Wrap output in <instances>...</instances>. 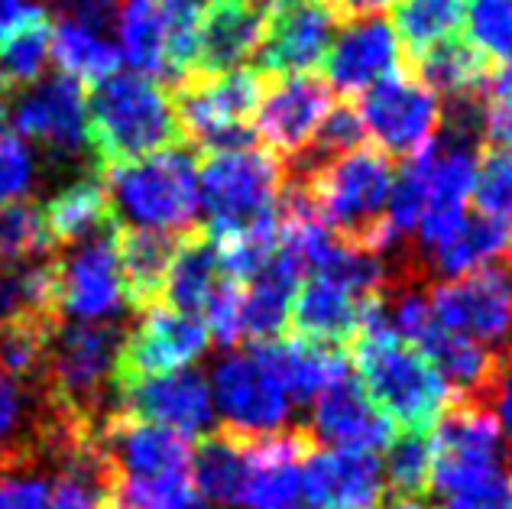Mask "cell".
I'll use <instances>...</instances> for the list:
<instances>
[{"instance_id": "obj_8", "label": "cell", "mask_w": 512, "mask_h": 509, "mask_svg": "<svg viewBox=\"0 0 512 509\" xmlns=\"http://www.w3.org/2000/svg\"><path fill=\"white\" fill-rule=\"evenodd\" d=\"M357 114L376 150L402 159L425 153L444 124L441 98L415 72H396L363 91Z\"/></svg>"}, {"instance_id": "obj_36", "label": "cell", "mask_w": 512, "mask_h": 509, "mask_svg": "<svg viewBox=\"0 0 512 509\" xmlns=\"http://www.w3.org/2000/svg\"><path fill=\"white\" fill-rule=\"evenodd\" d=\"M464 7L467 0H396L393 30L399 43H406L409 56L419 59L422 52L457 39V30L464 23Z\"/></svg>"}, {"instance_id": "obj_10", "label": "cell", "mask_w": 512, "mask_h": 509, "mask_svg": "<svg viewBox=\"0 0 512 509\" xmlns=\"http://www.w3.org/2000/svg\"><path fill=\"white\" fill-rule=\"evenodd\" d=\"M211 399L214 415L224 422V432L240 438L276 435L292 419V399L273 380L253 351L224 354L211 370Z\"/></svg>"}, {"instance_id": "obj_6", "label": "cell", "mask_w": 512, "mask_h": 509, "mask_svg": "<svg viewBox=\"0 0 512 509\" xmlns=\"http://www.w3.org/2000/svg\"><path fill=\"white\" fill-rule=\"evenodd\" d=\"M260 98L263 75L247 65L214 75H188L172 95L179 133L208 153L247 146Z\"/></svg>"}, {"instance_id": "obj_52", "label": "cell", "mask_w": 512, "mask_h": 509, "mask_svg": "<svg viewBox=\"0 0 512 509\" xmlns=\"http://www.w3.org/2000/svg\"><path fill=\"white\" fill-rule=\"evenodd\" d=\"M380 509H428V503L422 497H393Z\"/></svg>"}, {"instance_id": "obj_18", "label": "cell", "mask_w": 512, "mask_h": 509, "mask_svg": "<svg viewBox=\"0 0 512 509\" xmlns=\"http://www.w3.org/2000/svg\"><path fill=\"white\" fill-rule=\"evenodd\" d=\"M383 299L386 296L360 289L341 276H308L295 292L289 318L299 338L338 347L357 338Z\"/></svg>"}, {"instance_id": "obj_51", "label": "cell", "mask_w": 512, "mask_h": 509, "mask_svg": "<svg viewBox=\"0 0 512 509\" xmlns=\"http://www.w3.org/2000/svg\"><path fill=\"white\" fill-rule=\"evenodd\" d=\"M396 0H328V7L338 13V17L357 20V17H376L380 10L393 7Z\"/></svg>"}, {"instance_id": "obj_17", "label": "cell", "mask_w": 512, "mask_h": 509, "mask_svg": "<svg viewBox=\"0 0 512 509\" xmlns=\"http://www.w3.org/2000/svg\"><path fill=\"white\" fill-rule=\"evenodd\" d=\"M117 227V224H114ZM114 227L75 244L59 266V315L75 321H111L127 308V286L120 273Z\"/></svg>"}, {"instance_id": "obj_57", "label": "cell", "mask_w": 512, "mask_h": 509, "mask_svg": "<svg viewBox=\"0 0 512 509\" xmlns=\"http://www.w3.org/2000/svg\"><path fill=\"white\" fill-rule=\"evenodd\" d=\"M4 467H7V458H4V454H0V471H4Z\"/></svg>"}, {"instance_id": "obj_49", "label": "cell", "mask_w": 512, "mask_h": 509, "mask_svg": "<svg viewBox=\"0 0 512 509\" xmlns=\"http://www.w3.org/2000/svg\"><path fill=\"white\" fill-rule=\"evenodd\" d=\"M49 497V480L36 474L0 477V509H43Z\"/></svg>"}, {"instance_id": "obj_31", "label": "cell", "mask_w": 512, "mask_h": 509, "mask_svg": "<svg viewBox=\"0 0 512 509\" xmlns=\"http://www.w3.org/2000/svg\"><path fill=\"white\" fill-rule=\"evenodd\" d=\"M120 59H127L137 75L153 82H172L169 65V10L166 0H127L120 10Z\"/></svg>"}, {"instance_id": "obj_55", "label": "cell", "mask_w": 512, "mask_h": 509, "mask_svg": "<svg viewBox=\"0 0 512 509\" xmlns=\"http://www.w3.org/2000/svg\"><path fill=\"white\" fill-rule=\"evenodd\" d=\"M192 4H198V7H201V4H208V7H214V4H221V0H192Z\"/></svg>"}, {"instance_id": "obj_1", "label": "cell", "mask_w": 512, "mask_h": 509, "mask_svg": "<svg viewBox=\"0 0 512 509\" xmlns=\"http://www.w3.org/2000/svg\"><path fill=\"white\" fill-rule=\"evenodd\" d=\"M354 364L363 393L402 432L425 435L461 399L425 354L396 338L386 325L383 305L354 338Z\"/></svg>"}, {"instance_id": "obj_56", "label": "cell", "mask_w": 512, "mask_h": 509, "mask_svg": "<svg viewBox=\"0 0 512 509\" xmlns=\"http://www.w3.org/2000/svg\"><path fill=\"white\" fill-rule=\"evenodd\" d=\"M250 4H256V7H260V4H266V7H269V4H276V0H250Z\"/></svg>"}, {"instance_id": "obj_12", "label": "cell", "mask_w": 512, "mask_h": 509, "mask_svg": "<svg viewBox=\"0 0 512 509\" xmlns=\"http://www.w3.org/2000/svg\"><path fill=\"white\" fill-rule=\"evenodd\" d=\"M338 33L328 0H276L263 13V43L256 59L266 75H302L325 62Z\"/></svg>"}, {"instance_id": "obj_20", "label": "cell", "mask_w": 512, "mask_h": 509, "mask_svg": "<svg viewBox=\"0 0 512 509\" xmlns=\"http://www.w3.org/2000/svg\"><path fill=\"white\" fill-rule=\"evenodd\" d=\"M302 490L315 509H380L383 464L370 451L312 445L302 461Z\"/></svg>"}, {"instance_id": "obj_29", "label": "cell", "mask_w": 512, "mask_h": 509, "mask_svg": "<svg viewBox=\"0 0 512 509\" xmlns=\"http://www.w3.org/2000/svg\"><path fill=\"white\" fill-rule=\"evenodd\" d=\"M415 62V75L435 91L441 101L464 104L487 95L493 85V62L464 43V39H448L435 49L422 52Z\"/></svg>"}, {"instance_id": "obj_48", "label": "cell", "mask_w": 512, "mask_h": 509, "mask_svg": "<svg viewBox=\"0 0 512 509\" xmlns=\"http://www.w3.org/2000/svg\"><path fill=\"white\" fill-rule=\"evenodd\" d=\"M56 7H59V20L78 23L91 33L111 36L120 23L124 0H56Z\"/></svg>"}, {"instance_id": "obj_27", "label": "cell", "mask_w": 512, "mask_h": 509, "mask_svg": "<svg viewBox=\"0 0 512 509\" xmlns=\"http://www.w3.org/2000/svg\"><path fill=\"white\" fill-rule=\"evenodd\" d=\"M227 279L231 276L224 273L218 250H214V240L208 234L192 231L179 237V247L172 253V263L163 283V296L175 312L201 318L208 302L214 299V292H218Z\"/></svg>"}, {"instance_id": "obj_28", "label": "cell", "mask_w": 512, "mask_h": 509, "mask_svg": "<svg viewBox=\"0 0 512 509\" xmlns=\"http://www.w3.org/2000/svg\"><path fill=\"white\" fill-rule=\"evenodd\" d=\"M114 244H117L120 273H124V286H127V305L140 308V312L159 305L172 253L179 247V237L117 224Z\"/></svg>"}, {"instance_id": "obj_15", "label": "cell", "mask_w": 512, "mask_h": 509, "mask_svg": "<svg viewBox=\"0 0 512 509\" xmlns=\"http://www.w3.org/2000/svg\"><path fill=\"white\" fill-rule=\"evenodd\" d=\"M117 412L130 419L153 422L179 432L185 438L205 435L214 425V399L211 383L201 370H175L163 377L124 380L114 386Z\"/></svg>"}, {"instance_id": "obj_35", "label": "cell", "mask_w": 512, "mask_h": 509, "mask_svg": "<svg viewBox=\"0 0 512 509\" xmlns=\"http://www.w3.org/2000/svg\"><path fill=\"white\" fill-rule=\"evenodd\" d=\"M52 59L59 62L62 75L75 82H104L120 65V49L111 36L91 33L85 26L59 20L52 23Z\"/></svg>"}, {"instance_id": "obj_34", "label": "cell", "mask_w": 512, "mask_h": 509, "mask_svg": "<svg viewBox=\"0 0 512 509\" xmlns=\"http://www.w3.org/2000/svg\"><path fill=\"white\" fill-rule=\"evenodd\" d=\"M52 56V20L46 7H30L20 26L0 43V91H17L43 82Z\"/></svg>"}, {"instance_id": "obj_19", "label": "cell", "mask_w": 512, "mask_h": 509, "mask_svg": "<svg viewBox=\"0 0 512 509\" xmlns=\"http://www.w3.org/2000/svg\"><path fill=\"white\" fill-rule=\"evenodd\" d=\"M402 43L393 30V23L383 17H357L347 20L334 33V43L325 56L328 88H338L341 95H363L383 78L399 72Z\"/></svg>"}, {"instance_id": "obj_13", "label": "cell", "mask_w": 512, "mask_h": 509, "mask_svg": "<svg viewBox=\"0 0 512 509\" xmlns=\"http://www.w3.org/2000/svg\"><path fill=\"white\" fill-rule=\"evenodd\" d=\"M13 130L26 143L43 146L56 159H75L88 146V98L69 75L23 88L13 101Z\"/></svg>"}, {"instance_id": "obj_50", "label": "cell", "mask_w": 512, "mask_h": 509, "mask_svg": "<svg viewBox=\"0 0 512 509\" xmlns=\"http://www.w3.org/2000/svg\"><path fill=\"white\" fill-rule=\"evenodd\" d=\"M483 393H487V403L483 406L493 412L500 432L512 438V354H506L500 360V367H496L493 380Z\"/></svg>"}, {"instance_id": "obj_7", "label": "cell", "mask_w": 512, "mask_h": 509, "mask_svg": "<svg viewBox=\"0 0 512 509\" xmlns=\"http://www.w3.org/2000/svg\"><path fill=\"white\" fill-rule=\"evenodd\" d=\"M431 441V477L428 490L435 500L451 497L503 471L506 441L493 412L480 399H457L441 415Z\"/></svg>"}, {"instance_id": "obj_14", "label": "cell", "mask_w": 512, "mask_h": 509, "mask_svg": "<svg viewBox=\"0 0 512 509\" xmlns=\"http://www.w3.org/2000/svg\"><path fill=\"white\" fill-rule=\"evenodd\" d=\"M211 334L198 315L175 312L169 305L146 308L140 325L127 331L120 351L114 386L124 380L163 377V373L188 370L208 351Z\"/></svg>"}, {"instance_id": "obj_30", "label": "cell", "mask_w": 512, "mask_h": 509, "mask_svg": "<svg viewBox=\"0 0 512 509\" xmlns=\"http://www.w3.org/2000/svg\"><path fill=\"white\" fill-rule=\"evenodd\" d=\"M52 244H85V240L111 231L117 224L111 214V198H107L101 172L69 182L49 198L43 208Z\"/></svg>"}, {"instance_id": "obj_47", "label": "cell", "mask_w": 512, "mask_h": 509, "mask_svg": "<svg viewBox=\"0 0 512 509\" xmlns=\"http://www.w3.org/2000/svg\"><path fill=\"white\" fill-rule=\"evenodd\" d=\"M435 509H512V474L500 471L474 487L441 497Z\"/></svg>"}, {"instance_id": "obj_37", "label": "cell", "mask_w": 512, "mask_h": 509, "mask_svg": "<svg viewBox=\"0 0 512 509\" xmlns=\"http://www.w3.org/2000/svg\"><path fill=\"white\" fill-rule=\"evenodd\" d=\"M101 509H214L195 490L192 477H111Z\"/></svg>"}, {"instance_id": "obj_39", "label": "cell", "mask_w": 512, "mask_h": 509, "mask_svg": "<svg viewBox=\"0 0 512 509\" xmlns=\"http://www.w3.org/2000/svg\"><path fill=\"white\" fill-rule=\"evenodd\" d=\"M52 331L56 325H43V321H0V367L20 383H43Z\"/></svg>"}, {"instance_id": "obj_38", "label": "cell", "mask_w": 512, "mask_h": 509, "mask_svg": "<svg viewBox=\"0 0 512 509\" xmlns=\"http://www.w3.org/2000/svg\"><path fill=\"white\" fill-rule=\"evenodd\" d=\"M52 244L46 214L36 202H7L0 205V270L33 260H46Z\"/></svg>"}, {"instance_id": "obj_21", "label": "cell", "mask_w": 512, "mask_h": 509, "mask_svg": "<svg viewBox=\"0 0 512 509\" xmlns=\"http://www.w3.org/2000/svg\"><path fill=\"white\" fill-rule=\"evenodd\" d=\"M312 425L308 438L321 448H347L376 454L393 441L396 428L386 415L373 406V399L363 393V386L350 377L331 383L325 393L312 399Z\"/></svg>"}, {"instance_id": "obj_3", "label": "cell", "mask_w": 512, "mask_h": 509, "mask_svg": "<svg viewBox=\"0 0 512 509\" xmlns=\"http://www.w3.org/2000/svg\"><path fill=\"white\" fill-rule=\"evenodd\" d=\"M179 120L166 85L146 75H111L88 98V146L107 166L133 163L179 143Z\"/></svg>"}, {"instance_id": "obj_45", "label": "cell", "mask_w": 512, "mask_h": 509, "mask_svg": "<svg viewBox=\"0 0 512 509\" xmlns=\"http://www.w3.org/2000/svg\"><path fill=\"white\" fill-rule=\"evenodd\" d=\"M480 140L493 143V150H512V88L490 85L487 98L477 107Z\"/></svg>"}, {"instance_id": "obj_40", "label": "cell", "mask_w": 512, "mask_h": 509, "mask_svg": "<svg viewBox=\"0 0 512 509\" xmlns=\"http://www.w3.org/2000/svg\"><path fill=\"white\" fill-rule=\"evenodd\" d=\"M431 477V441L422 432L393 435L386 445L383 484L393 497H422Z\"/></svg>"}, {"instance_id": "obj_33", "label": "cell", "mask_w": 512, "mask_h": 509, "mask_svg": "<svg viewBox=\"0 0 512 509\" xmlns=\"http://www.w3.org/2000/svg\"><path fill=\"white\" fill-rule=\"evenodd\" d=\"M0 321H43L59 325V266L33 260L0 270Z\"/></svg>"}, {"instance_id": "obj_9", "label": "cell", "mask_w": 512, "mask_h": 509, "mask_svg": "<svg viewBox=\"0 0 512 509\" xmlns=\"http://www.w3.org/2000/svg\"><path fill=\"white\" fill-rule=\"evenodd\" d=\"M425 296L441 328L487 347L496 357L512 354V266L493 263L461 279H444Z\"/></svg>"}, {"instance_id": "obj_24", "label": "cell", "mask_w": 512, "mask_h": 509, "mask_svg": "<svg viewBox=\"0 0 512 509\" xmlns=\"http://www.w3.org/2000/svg\"><path fill=\"white\" fill-rule=\"evenodd\" d=\"M263 43V10L250 0H221L201 13L198 30V69L214 75L244 69Z\"/></svg>"}, {"instance_id": "obj_25", "label": "cell", "mask_w": 512, "mask_h": 509, "mask_svg": "<svg viewBox=\"0 0 512 509\" xmlns=\"http://www.w3.org/2000/svg\"><path fill=\"white\" fill-rule=\"evenodd\" d=\"M512 247V224L496 221L490 214L467 211L435 247L425 250V263L444 279H461L487 270Z\"/></svg>"}, {"instance_id": "obj_42", "label": "cell", "mask_w": 512, "mask_h": 509, "mask_svg": "<svg viewBox=\"0 0 512 509\" xmlns=\"http://www.w3.org/2000/svg\"><path fill=\"white\" fill-rule=\"evenodd\" d=\"M477 211L512 224V150H490L477 163Z\"/></svg>"}, {"instance_id": "obj_41", "label": "cell", "mask_w": 512, "mask_h": 509, "mask_svg": "<svg viewBox=\"0 0 512 509\" xmlns=\"http://www.w3.org/2000/svg\"><path fill=\"white\" fill-rule=\"evenodd\" d=\"M464 26L483 59H512V0H467Z\"/></svg>"}, {"instance_id": "obj_22", "label": "cell", "mask_w": 512, "mask_h": 509, "mask_svg": "<svg viewBox=\"0 0 512 509\" xmlns=\"http://www.w3.org/2000/svg\"><path fill=\"white\" fill-rule=\"evenodd\" d=\"M315 441L308 432L247 438V477L237 509H289L302 490V461Z\"/></svg>"}, {"instance_id": "obj_32", "label": "cell", "mask_w": 512, "mask_h": 509, "mask_svg": "<svg viewBox=\"0 0 512 509\" xmlns=\"http://www.w3.org/2000/svg\"><path fill=\"white\" fill-rule=\"evenodd\" d=\"M188 477L208 503L237 509L247 477V438L231 432L205 435L198 448H192Z\"/></svg>"}, {"instance_id": "obj_5", "label": "cell", "mask_w": 512, "mask_h": 509, "mask_svg": "<svg viewBox=\"0 0 512 509\" xmlns=\"http://www.w3.org/2000/svg\"><path fill=\"white\" fill-rule=\"evenodd\" d=\"M282 195L286 176L279 159L253 143L208 153L198 166V198L208 214V237L279 224Z\"/></svg>"}, {"instance_id": "obj_46", "label": "cell", "mask_w": 512, "mask_h": 509, "mask_svg": "<svg viewBox=\"0 0 512 509\" xmlns=\"http://www.w3.org/2000/svg\"><path fill=\"white\" fill-rule=\"evenodd\" d=\"M23 383L13 380L10 373L0 367V445H7L10 464L23 461V451L17 445L20 428L26 425V399H23Z\"/></svg>"}, {"instance_id": "obj_54", "label": "cell", "mask_w": 512, "mask_h": 509, "mask_svg": "<svg viewBox=\"0 0 512 509\" xmlns=\"http://www.w3.org/2000/svg\"><path fill=\"white\" fill-rule=\"evenodd\" d=\"M0 130H4V91H0Z\"/></svg>"}, {"instance_id": "obj_16", "label": "cell", "mask_w": 512, "mask_h": 509, "mask_svg": "<svg viewBox=\"0 0 512 509\" xmlns=\"http://www.w3.org/2000/svg\"><path fill=\"white\" fill-rule=\"evenodd\" d=\"M94 448L111 477H179L192 467V438L120 412L94 425Z\"/></svg>"}, {"instance_id": "obj_11", "label": "cell", "mask_w": 512, "mask_h": 509, "mask_svg": "<svg viewBox=\"0 0 512 509\" xmlns=\"http://www.w3.org/2000/svg\"><path fill=\"white\" fill-rule=\"evenodd\" d=\"M331 107V88L315 72L276 75L256 104L253 133H260V140L276 159L286 156L295 163L315 143Z\"/></svg>"}, {"instance_id": "obj_26", "label": "cell", "mask_w": 512, "mask_h": 509, "mask_svg": "<svg viewBox=\"0 0 512 509\" xmlns=\"http://www.w3.org/2000/svg\"><path fill=\"white\" fill-rule=\"evenodd\" d=\"M302 270L299 263L282 247L269 257V263L256 273L250 283L244 286V338L247 341H273L282 338V328H286L295 292L302 283Z\"/></svg>"}, {"instance_id": "obj_2", "label": "cell", "mask_w": 512, "mask_h": 509, "mask_svg": "<svg viewBox=\"0 0 512 509\" xmlns=\"http://www.w3.org/2000/svg\"><path fill=\"white\" fill-rule=\"evenodd\" d=\"M393 179L396 172L386 153L376 146H357V150L299 172L295 185L334 234L389 257V250H396L399 244L386 227Z\"/></svg>"}, {"instance_id": "obj_53", "label": "cell", "mask_w": 512, "mask_h": 509, "mask_svg": "<svg viewBox=\"0 0 512 509\" xmlns=\"http://www.w3.org/2000/svg\"><path fill=\"white\" fill-rule=\"evenodd\" d=\"M493 85H503V88H512V59L503 62L500 72H493Z\"/></svg>"}, {"instance_id": "obj_44", "label": "cell", "mask_w": 512, "mask_h": 509, "mask_svg": "<svg viewBox=\"0 0 512 509\" xmlns=\"http://www.w3.org/2000/svg\"><path fill=\"white\" fill-rule=\"evenodd\" d=\"M101 480L85 467H65V471L49 480V497L43 509H101Z\"/></svg>"}, {"instance_id": "obj_58", "label": "cell", "mask_w": 512, "mask_h": 509, "mask_svg": "<svg viewBox=\"0 0 512 509\" xmlns=\"http://www.w3.org/2000/svg\"><path fill=\"white\" fill-rule=\"evenodd\" d=\"M509 253H512V247H509Z\"/></svg>"}, {"instance_id": "obj_43", "label": "cell", "mask_w": 512, "mask_h": 509, "mask_svg": "<svg viewBox=\"0 0 512 509\" xmlns=\"http://www.w3.org/2000/svg\"><path fill=\"white\" fill-rule=\"evenodd\" d=\"M36 182L33 146L17 133L0 130V205L20 202Z\"/></svg>"}, {"instance_id": "obj_23", "label": "cell", "mask_w": 512, "mask_h": 509, "mask_svg": "<svg viewBox=\"0 0 512 509\" xmlns=\"http://www.w3.org/2000/svg\"><path fill=\"white\" fill-rule=\"evenodd\" d=\"M253 357L273 373L292 403H312L331 383L347 377V357L331 344L305 338H273L250 344Z\"/></svg>"}, {"instance_id": "obj_4", "label": "cell", "mask_w": 512, "mask_h": 509, "mask_svg": "<svg viewBox=\"0 0 512 509\" xmlns=\"http://www.w3.org/2000/svg\"><path fill=\"white\" fill-rule=\"evenodd\" d=\"M101 179L120 227H143L172 237L192 234L201 198L198 163L188 150L169 146L133 163L107 166Z\"/></svg>"}]
</instances>
